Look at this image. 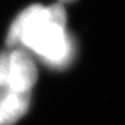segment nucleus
I'll list each match as a JSON object with an SVG mask.
<instances>
[{
	"mask_svg": "<svg viewBox=\"0 0 125 125\" xmlns=\"http://www.w3.org/2000/svg\"><path fill=\"white\" fill-rule=\"evenodd\" d=\"M17 44H22L51 67L66 65L72 51L66 27L54 23L48 7L41 4L28 6L11 23L6 45Z\"/></svg>",
	"mask_w": 125,
	"mask_h": 125,
	"instance_id": "nucleus-1",
	"label": "nucleus"
},
{
	"mask_svg": "<svg viewBox=\"0 0 125 125\" xmlns=\"http://www.w3.org/2000/svg\"><path fill=\"white\" fill-rule=\"evenodd\" d=\"M38 78V70L30 54L23 49L10 52L7 89L17 92H30Z\"/></svg>",
	"mask_w": 125,
	"mask_h": 125,
	"instance_id": "nucleus-2",
	"label": "nucleus"
},
{
	"mask_svg": "<svg viewBox=\"0 0 125 125\" xmlns=\"http://www.w3.org/2000/svg\"><path fill=\"white\" fill-rule=\"evenodd\" d=\"M30 92H17L5 89L0 101V125H13L27 112Z\"/></svg>",
	"mask_w": 125,
	"mask_h": 125,
	"instance_id": "nucleus-3",
	"label": "nucleus"
},
{
	"mask_svg": "<svg viewBox=\"0 0 125 125\" xmlns=\"http://www.w3.org/2000/svg\"><path fill=\"white\" fill-rule=\"evenodd\" d=\"M10 71V52H0V88L7 87Z\"/></svg>",
	"mask_w": 125,
	"mask_h": 125,
	"instance_id": "nucleus-4",
	"label": "nucleus"
},
{
	"mask_svg": "<svg viewBox=\"0 0 125 125\" xmlns=\"http://www.w3.org/2000/svg\"><path fill=\"white\" fill-rule=\"evenodd\" d=\"M60 2H62V3H65V2H71V1H74V0H58Z\"/></svg>",
	"mask_w": 125,
	"mask_h": 125,
	"instance_id": "nucleus-5",
	"label": "nucleus"
}]
</instances>
